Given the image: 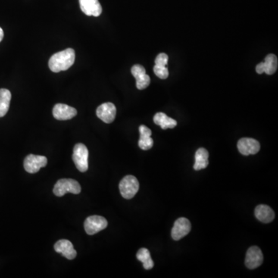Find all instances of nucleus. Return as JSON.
Segmentation results:
<instances>
[{
    "label": "nucleus",
    "mask_w": 278,
    "mask_h": 278,
    "mask_svg": "<svg viewBox=\"0 0 278 278\" xmlns=\"http://www.w3.org/2000/svg\"><path fill=\"white\" fill-rule=\"evenodd\" d=\"M75 61V52L71 48L64 50L54 54L49 60V67L51 71L59 73L68 70Z\"/></svg>",
    "instance_id": "1"
},
{
    "label": "nucleus",
    "mask_w": 278,
    "mask_h": 278,
    "mask_svg": "<svg viewBox=\"0 0 278 278\" xmlns=\"http://www.w3.org/2000/svg\"><path fill=\"white\" fill-rule=\"evenodd\" d=\"M82 191L80 184L71 179H62L54 185V193L57 196H63L67 192L79 194Z\"/></svg>",
    "instance_id": "2"
},
{
    "label": "nucleus",
    "mask_w": 278,
    "mask_h": 278,
    "mask_svg": "<svg viewBox=\"0 0 278 278\" xmlns=\"http://www.w3.org/2000/svg\"><path fill=\"white\" fill-rule=\"evenodd\" d=\"M88 155L89 152L86 145L82 143L75 145L72 158L76 169L82 173H85L88 169Z\"/></svg>",
    "instance_id": "3"
},
{
    "label": "nucleus",
    "mask_w": 278,
    "mask_h": 278,
    "mask_svg": "<svg viewBox=\"0 0 278 278\" xmlns=\"http://www.w3.org/2000/svg\"><path fill=\"white\" fill-rule=\"evenodd\" d=\"M119 189L124 198L131 200L138 192L139 189V182L135 176H125L119 184Z\"/></svg>",
    "instance_id": "4"
},
{
    "label": "nucleus",
    "mask_w": 278,
    "mask_h": 278,
    "mask_svg": "<svg viewBox=\"0 0 278 278\" xmlns=\"http://www.w3.org/2000/svg\"><path fill=\"white\" fill-rule=\"evenodd\" d=\"M107 226V221L101 216H91L85 222V229L88 235H95Z\"/></svg>",
    "instance_id": "5"
},
{
    "label": "nucleus",
    "mask_w": 278,
    "mask_h": 278,
    "mask_svg": "<svg viewBox=\"0 0 278 278\" xmlns=\"http://www.w3.org/2000/svg\"><path fill=\"white\" fill-rule=\"evenodd\" d=\"M48 164V158L42 155H35L31 154L27 155L24 160V169L27 173H36L41 168L45 167Z\"/></svg>",
    "instance_id": "6"
},
{
    "label": "nucleus",
    "mask_w": 278,
    "mask_h": 278,
    "mask_svg": "<svg viewBox=\"0 0 278 278\" xmlns=\"http://www.w3.org/2000/svg\"><path fill=\"white\" fill-rule=\"evenodd\" d=\"M264 257L258 247H251L246 254L245 264L247 268L256 269L263 264Z\"/></svg>",
    "instance_id": "7"
},
{
    "label": "nucleus",
    "mask_w": 278,
    "mask_h": 278,
    "mask_svg": "<svg viewBox=\"0 0 278 278\" xmlns=\"http://www.w3.org/2000/svg\"><path fill=\"white\" fill-rule=\"evenodd\" d=\"M131 71L136 80V87L138 90H144L149 86L151 79L150 76L146 74V71L143 66L135 64L132 67Z\"/></svg>",
    "instance_id": "8"
},
{
    "label": "nucleus",
    "mask_w": 278,
    "mask_h": 278,
    "mask_svg": "<svg viewBox=\"0 0 278 278\" xmlns=\"http://www.w3.org/2000/svg\"><path fill=\"white\" fill-rule=\"evenodd\" d=\"M191 230V223L186 218H179L176 220L172 229V237L175 241H179L189 234Z\"/></svg>",
    "instance_id": "9"
},
{
    "label": "nucleus",
    "mask_w": 278,
    "mask_h": 278,
    "mask_svg": "<svg viewBox=\"0 0 278 278\" xmlns=\"http://www.w3.org/2000/svg\"><path fill=\"white\" fill-rule=\"evenodd\" d=\"M240 152L244 155L255 154L260 151V145L258 141L254 138H243L237 143Z\"/></svg>",
    "instance_id": "10"
},
{
    "label": "nucleus",
    "mask_w": 278,
    "mask_h": 278,
    "mask_svg": "<svg viewBox=\"0 0 278 278\" xmlns=\"http://www.w3.org/2000/svg\"><path fill=\"white\" fill-rule=\"evenodd\" d=\"M116 107L111 102L104 103L98 107L97 116L103 122L107 124L114 122L116 117Z\"/></svg>",
    "instance_id": "11"
},
{
    "label": "nucleus",
    "mask_w": 278,
    "mask_h": 278,
    "mask_svg": "<svg viewBox=\"0 0 278 278\" xmlns=\"http://www.w3.org/2000/svg\"><path fill=\"white\" fill-rule=\"evenodd\" d=\"M77 114L73 107L64 104H57L53 109V115L57 120L66 121L73 118Z\"/></svg>",
    "instance_id": "12"
},
{
    "label": "nucleus",
    "mask_w": 278,
    "mask_h": 278,
    "mask_svg": "<svg viewBox=\"0 0 278 278\" xmlns=\"http://www.w3.org/2000/svg\"><path fill=\"white\" fill-rule=\"evenodd\" d=\"M277 57L274 54H268L265 57L264 63H260L256 67V71L259 74L266 73L268 75H272L277 70Z\"/></svg>",
    "instance_id": "13"
},
{
    "label": "nucleus",
    "mask_w": 278,
    "mask_h": 278,
    "mask_svg": "<svg viewBox=\"0 0 278 278\" xmlns=\"http://www.w3.org/2000/svg\"><path fill=\"white\" fill-rule=\"evenodd\" d=\"M81 10L87 16L98 17L102 13V7L98 0H79Z\"/></svg>",
    "instance_id": "14"
},
{
    "label": "nucleus",
    "mask_w": 278,
    "mask_h": 278,
    "mask_svg": "<svg viewBox=\"0 0 278 278\" xmlns=\"http://www.w3.org/2000/svg\"><path fill=\"white\" fill-rule=\"evenodd\" d=\"M56 252L60 253L68 260H73L76 257V251L73 248V244L67 240H60L54 245Z\"/></svg>",
    "instance_id": "15"
},
{
    "label": "nucleus",
    "mask_w": 278,
    "mask_h": 278,
    "mask_svg": "<svg viewBox=\"0 0 278 278\" xmlns=\"http://www.w3.org/2000/svg\"><path fill=\"white\" fill-rule=\"evenodd\" d=\"M255 216L257 220L264 223H269L274 219V212L267 205H259L255 208Z\"/></svg>",
    "instance_id": "16"
},
{
    "label": "nucleus",
    "mask_w": 278,
    "mask_h": 278,
    "mask_svg": "<svg viewBox=\"0 0 278 278\" xmlns=\"http://www.w3.org/2000/svg\"><path fill=\"white\" fill-rule=\"evenodd\" d=\"M140 138L138 141V146L142 150H149L152 148L153 140L151 138V131L145 126H141L139 127Z\"/></svg>",
    "instance_id": "17"
},
{
    "label": "nucleus",
    "mask_w": 278,
    "mask_h": 278,
    "mask_svg": "<svg viewBox=\"0 0 278 278\" xmlns=\"http://www.w3.org/2000/svg\"><path fill=\"white\" fill-rule=\"evenodd\" d=\"M153 120H154L155 125L160 126L164 130L168 129H173L177 126V122L176 120L168 117L165 113L163 112H158L155 114Z\"/></svg>",
    "instance_id": "18"
},
{
    "label": "nucleus",
    "mask_w": 278,
    "mask_h": 278,
    "mask_svg": "<svg viewBox=\"0 0 278 278\" xmlns=\"http://www.w3.org/2000/svg\"><path fill=\"white\" fill-rule=\"evenodd\" d=\"M209 153L204 148H200L197 150L195 155V164L193 168L195 170H202L206 169L209 165Z\"/></svg>",
    "instance_id": "19"
},
{
    "label": "nucleus",
    "mask_w": 278,
    "mask_h": 278,
    "mask_svg": "<svg viewBox=\"0 0 278 278\" xmlns=\"http://www.w3.org/2000/svg\"><path fill=\"white\" fill-rule=\"evenodd\" d=\"M11 97V92L9 90L0 89V117H4L8 112Z\"/></svg>",
    "instance_id": "20"
},
{
    "label": "nucleus",
    "mask_w": 278,
    "mask_h": 278,
    "mask_svg": "<svg viewBox=\"0 0 278 278\" xmlns=\"http://www.w3.org/2000/svg\"><path fill=\"white\" fill-rule=\"evenodd\" d=\"M137 259L142 262L145 270H150L154 267V262L151 258L149 251L146 248H142L137 253Z\"/></svg>",
    "instance_id": "21"
},
{
    "label": "nucleus",
    "mask_w": 278,
    "mask_h": 278,
    "mask_svg": "<svg viewBox=\"0 0 278 278\" xmlns=\"http://www.w3.org/2000/svg\"><path fill=\"white\" fill-rule=\"evenodd\" d=\"M154 73L160 79H166L169 76V70L166 67L154 65Z\"/></svg>",
    "instance_id": "22"
},
{
    "label": "nucleus",
    "mask_w": 278,
    "mask_h": 278,
    "mask_svg": "<svg viewBox=\"0 0 278 278\" xmlns=\"http://www.w3.org/2000/svg\"><path fill=\"white\" fill-rule=\"evenodd\" d=\"M168 60H169V57H168L167 54L162 53V54L157 56L156 59L154 60V64L157 66L166 67L168 64Z\"/></svg>",
    "instance_id": "23"
},
{
    "label": "nucleus",
    "mask_w": 278,
    "mask_h": 278,
    "mask_svg": "<svg viewBox=\"0 0 278 278\" xmlns=\"http://www.w3.org/2000/svg\"><path fill=\"white\" fill-rule=\"evenodd\" d=\"M4 30H3L2 28L0 27V42L3 41L4 39Z\"/></svg>",
    "instance_id": "24"
}]
</instances>
